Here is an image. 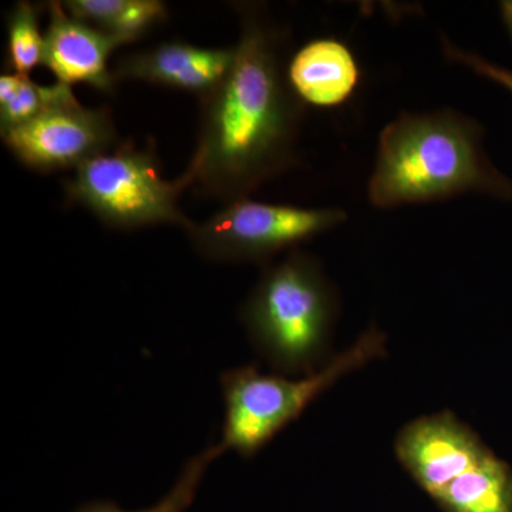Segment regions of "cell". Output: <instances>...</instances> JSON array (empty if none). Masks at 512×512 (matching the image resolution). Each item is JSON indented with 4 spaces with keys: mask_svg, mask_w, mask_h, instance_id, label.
<instances>
[{
    "mask_svg": "<svg viewBox=\"0 0 512 512\" xmlns=\"http://www.w3.org/2000/svg\"><path fill=\"white\" fill-rule=\"evenodd\" d=\"M480 436L451 412L410 421L394 440V454L431 500L490 453Z\"/></svg>",
    "mask_w": 512,
    "mask_h": 512,
    "instance_id": "cell-8",
    "label": "cell"
},
{
    "mask_svg": "<svg viewBox=\"0 0 512 512\" xmlns=\"http://www.w3.org/2000/svg\"><path fill=\"white\" fill-rule=\"evenodd\" d=\"M289 84L303 103L336 107L355 93L360 79L359 64L348 45L338 39H316L292 57Z\"/></svg>",
    "mask_w": 512,
    "mask_h": 512,
    "instance_id": "cell-11",
    "label": "cell"
},
{
    "mask_svg": "<svg viewBox=\"0 0 512 512\" xmlns=\"http://www.w3.org/2000/svg\"><path fill=\"white\" fill-rule=\"evenodd\" d=\"M64 9L73 18L113 37L120 46L136 42L167 19L160 0H66Z\"/></svg>",
    "mask_w": 512,
    "mask_h": 512,
    "instance_id": "cell-13",
    "label": "cell"
},
{
    "mask_svg": "<svg viewBox=\"0 0 512 512\" xmlns=\"http://www.w3.org/2000/svg\"><path fill=\"white\" fill-rule=\"evenodd\" d=\"M483 136L476 120L454 110L400 114L380 133L370 204L389 210L467 192L512 201V180L485 154Z\"/></svg>",
    "mask_w": 512,
    "mask_h": 512,
    "instance_id": "cell-2",
    "label": "cell"
},
{
    "mask_svg": "<svg viewBox=\"0 0 512 512\" xmlns=\"http://www.w3.org/2000/svg\"><path fill=\"white\" fill-rule=\"evenodd\" d=\"M348 220L340 208L234 201L187 229L192 248L214 262H264Z\"/></svg>",
    "mask_w": 512,
    "mask_h": 512,
    "instance_id": "cell-6",
    "label": "cell"
},
{
    "mask_svg": "<svg viewBox=\"0 0 512 512\" xmlns=\"http://www.w3.org/2000/svg\"><path fill=\"white\" fill-rule=\"evenodd\" d=\"M235 59V46L204 49L184 42L161 43L126 56L114 66L116 82L138 80L205 97L220 86Z\"/></svg>",
    "mask_w": 512,
    "mask_h": 512,
    "instance_id": "cell-9",
    "label": "cell"
},
{
    "mask_svg": "<svg viewBox=\"0 0 512 512\" xmlns=\"http://www.w3.org/2000/svg\"><path fill=\"white\" fill-rule=\"evenodd\" d=\"M387 336L370 326L356 342L333 356L318 372L302 377L262 373L254 365L235 367L221 375L225 417L221 440L224 454L254 457L333 384L382 359Z\"/></svg>",
    "mask_w": 512,
    "mask_h": 512,
    "instance_id": "cell-4",
    "label": "cell"
},
{
    "mask_svg": "<svg viewBox=\"0 0 512 512\" xmlns=\"http://www.w3.org/2000/svg\"><path fill=\"white\" fill-rule=\"evenodd\" d=\"M64 83L39 86L19 74L0 76V134L5 136L39 116L62 92Z\"/></svg>",
    "mask_w": 512,
    "mask_h": 512,
    "instance_id": "cell-14",
    "label": "cell"
},
{
    "mask_svg": "<svg viewBox=\"0 0 512 512\" xmlns=\"http://www.w3.org/2000/svg\"><path fill=\"white\" fill-rule=\"evenodd\" d=\"M441 45H443V53L448 62L463 64V66L477 73L478 76L487 77V79L501 84L512 93V70L498 66L490 60L484 59L483 56L477 55V53L460 49V47L453 45L446 36H441Z\"/></svg>",
    "mask_w": 512,
    "mask_h": 512,
    "instance_id": "cell-17",
    "label": "cell"
},
{
    "mask_svg": "<svg viewBox=\"0 0 512 512\" xmlns=\"http://www.w3.org/2000/svg\"><path fill=\"white\" fill-rule=\"evenodd\" d=\"M501 13H503L505 25H507L508 32L512 37V0L501 2Z\"/></svg>",
    "mask_w": 512,
    "mask_h": 512,
    "instance_id": "cell-18",
    "label": "cell"
},
{
    "mask_svg": "<svg viewBox=\"0 0 512 512\" xmlns=\"http://www.w3.org/2000/svg\"><path fill=\"white\" fill-rule=\"evenodd\" d=\"M64 188L70 201L111 228L171 224L187 231L194 224L178 207L184 191L177 180L165 181L156 156L130 144L86 161Z\"/></svg>",
    "mask_w": 512,
    "mask_h": 512,
    "instance_id": "cell-5",
    "label": "cell"
},
{
    "mask_svg": "<svg viewBox=\"0 0 512 512\" xmlns=\"http://www.w3.org/2000/svg\"><path fill=\"white\" fill-rule=\"evenodd\" d=\"M338 292L318 259L292 249L262 272L241 309L256 353L279 375L302 377L332 359Z\"/></svg>",
    "mask_w": 512,
    "mask_h": 512,
    "instance_id": "cell-3",
    "label": "cell"
},
{
    "mask_svg": "<svg viewBox=\"0 0 512 512\" xmlns=\"http://www.w3.org/2000/svg\"><path fill=\"white\" fill-rule=\"evenodd\" d=\"M20 163L39 173L80 167L107 153L117 141L109 110L89 109L77 101L72 86L62 92L39 116L2 136Z\"/></svg>",
    "mask_w": 512,
    "mask_h": 512,
    "instance_id": "cell-7",
    "label": "cell"
},
{
    "mask_svg": "<svg viewBox=\"0 0 512 512\" xmlns=\"http://www.w3.org/2000/svg\"><path fill=\"white\" fill-rule=\"evenodd\" d=\"M39 12V5L22 0L6 16L8 63L19 76L29 77L35 67L43 64L45 36L40 35Z\"/></svg>",
    "mask_w": 512,
    "mask_h": 512,
    "instance_id": "cell-15",
    "label": "cell"
},
{
    "mask_svg": "<svg viewBox=\"0 0 512 512\" xmlns=\"http://www.w3.org/2000/svg\"><path fill=\"white\" fill-rule=\"evenodd\" d=\"M235 59L217 89L201 99L194 156L177 183L225 204L244 200L295 161L305 104L282 59L281 29L256 3L237 5Z\"/></svg>",
    "mask_w": 512,
    "mask_h": 512,
    "instance_id": "cell-1",
    "label": "cell"
},
{
    "mask_svg": "<svg viewBox=\"0 0 512 512\" xmlns=\"http://www.w3.org/2000/svg\"><path fill=\"white\" fill-rule=\"evenodd\" d=\"M433 501L443 512H512V468L490 451Z\"/></svg>",
    "mask_w": 512,
    "mask_h": 512,
    "instance_id": "cell-12",
    "label": "cell"
},
{
    "mask_svg": "<svg viewBox=\"0 0 512 512\" xmlns=\"http://www.w3.org/2000/svg\"><path fill=\"white\" fill-rule=\"evenodd\" d=\"M49 28L45 35L43 64L57 82L73 86L86 83L100 92L111 93L116 86L107 62L119 43L113 37L73 18L62 2L47 3Z\"/></svg>",
    "mask_w": 512,
    "mask_h": 512,
    "instance_id": "cell-10",
    "label": "cell"
},
{
    "mask_svg": "<svg viewBox=\"0 0 512 512\" xmlns=\"http://www.w3.org/2000/svg\"><path fill=\"white\" fill-rule=\"evenodd\" d=\"M222 454L224 451L221 450L218 443L211 444L201 453L195 454L185 463L180 477L175 481L168 494L164 495L156 505L146 508V510L127 511L109 501H96V503L84 505L77 512H185L194 503L208 468Z\"/></svg>",
    "mask_w": 512,
    "mask_h": 512,
    "instance_id": "cell-16",
    "label": "cell"
}]
</instances>
